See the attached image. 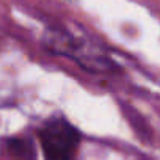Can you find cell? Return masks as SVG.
Returning a JSON list of instances; mask_svg holds the SVG:
<instances>
[{"mask_svg": "<svg viewBox=\"0 0 160 160\" xmlns=\"http://www.w3.org/2000/svg\"><path fill=\"white\" fill-rule=\"evenodd\" d=\"M39 141L46 160H75L80 133L68 121L55 119L41 129Z\"/></svg>", "mask_w": 160, "mask_h": 160, "instance_id": "6da1fadb", "label": "cell"}, {"mask_svg": "<svg viewBox=\"0 0 160 160\" xmlns=\"http://www.w3.org/2000/svg\"><path fill=\"white\" fill-rule=\"evenodd\" d=\"M8 151L16 160H35L33 144L28 140L14 138L8 141Z\"/></svg>", "mask_w": 160, "mask_h": 160, "instance_id": "7a4b0ae2", "label": "cell"}]
</instances>
